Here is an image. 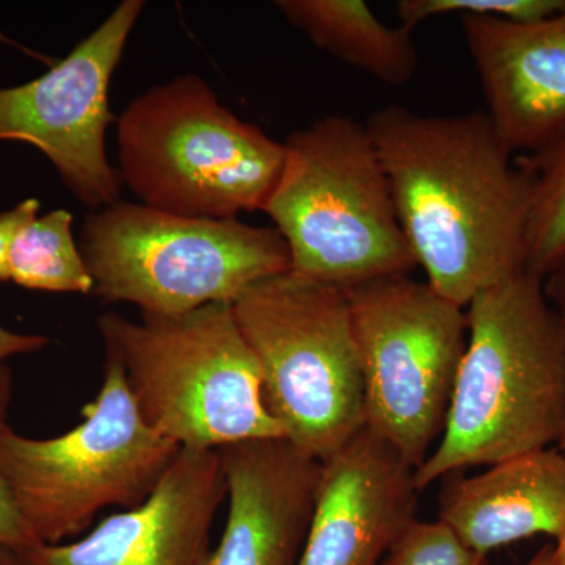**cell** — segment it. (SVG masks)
Instances as JSON below:
<instances>
[{"label": "cell", "instance_id": "obj_8", "mask_svg": "<svg viewBox=\"0 0 565 565\" xmlns=\"http://www.w3.org/2000/svg\"><path fill=\"white\" fill-rule=\"evenodd\" d=\"M233 311L262 371L264 405L286 440L327 462L366 429L345 289L285 273L255 282Z\"/></svg>", "mask_w": 565, "mask_h": 565}, {"label": "cell", "instance_id": "obj_7", "mask_svg": "<svg viewBox=\"0 0 565 565\" xmlns=\"http://www.w3.org/2000/svg\"><path fill=\"white\" fill-rule=\"evenodd\" d=\"M79 248L99 299L151 316L233 305L255 282L291 270L288 247L270 226L121 200L85 217Z\"/></svg>", "mask_w": 565, "mask_h": 565}, {"label": "cell", "instance_id": "obj_13", "mask_svg": "<svg viewBox=\"0 0 565 565\" xmlns=\"http://www.w3.org/2000/svg\"><path fill=\"white\" fill-rule=\"evenodd\" d=\"M418 493L414 468L364 429L323 462L297 565H381L416 519Z\"/></svg>", "mask_w": 565, "mask_h": 565}, {"label": "cell", "instance_id": "obj_9", "mask_svg": "<svg viewBox=\"0 0 565 565\" xmlns=\"http://www.w3.org/2000/svg\"><path fill=\"white\" fill-rule=\"evenodd\" d=\"M345 294L362 363L366 429L416 470L445 430L467 348V308L411 275L362 282Z\"/></svg>", "mask_w": 565, "mask_h": 565}, {"label": "cell", "instance_id": "obj_4", "mask_svg": "<svg viewBox=\"0 0 565 565\" xmlns=\"http://www.w3.org/2000/svg\"><path fill=\"white\" fill-rule=\"evenodd\" d=\"M98 329L145 422L181 449L218 451L285 438L264 405L262 371L232 303L141 315L139 322L106 313Z\"/></svg>", "mask_w": 565, "mask_h": 565}, {"label": "cell", "instance_id": "obj_22", "mask_svg": "<svg viewBox=\"0 0 565 565\" xmlns=\"http://www.w3.org/2000/svg\"><path fill=\"white\" fill-rule=\"evenodd\" d=\"M39 200L28 199L9 211L0 212V282L7 281L6 262L11 241L25 223L39 215Z\"/></svg>", "mask_w": 565, "mask_h": 565}, {"label": "cell", "instance_id": "obj_17", "mask_svg": "<svg viewBox=\"0 0 565 565\" xmlns=\"http://www.w3.org/2000/svg\"><path fill=\"white\" fill-rule=\"evenodd\" d=\"M6 270L7 281L33 291L92 294L95 288L66 210L25 223L11 241Z\"/></svg>", "mask_w": 565, "mask_h": 565}, {"label": "cell", "instance_id": "obj_24", "mask_svg": "<svg viewBox=\"0 0 565 565\" xmlns=\"http://www.w3.org/2000/svg\"><path fill=\"white\" fill-rule=\"evenodd\" d=\"M546 297L565 318V266L544 280Z\"/></svg>", "mask_w": 565, "mask_h": 565}, {"label": "cell", "instance_id": "obj_25", "mask_svg": "<svg viewBox=\"0 0 565 565\" xmlns=\"http://www.w3.org/2000/svg\"><path fill=\"white\" fill-rule=\"evenodd\" d=\"M525 565H555V545H545Z\"/></svg>", "mask_w": 565, "mask_h": 565}, {"label": "cell", "instance_id": "obj_15", "mask_svg": "<svg viewBox=\"0 0 565 565\" xmlns=\"http://www.w3.org/2000/svg\"><path fill=\"white\" fill-rule=\"evenodd\" d=\"M445 523L478 555L523 539L565 531V452L541 449L478 475H451L438 500Z\"/></svg>", "mask_w": 565, "mask_h": 565}, {"label": "cell", "instance_id": "obj_2", "mask_svg": "<svg viewBox=\"0 0 565 565\" xmlns=\"http://www.w3.org/2000/svg\"><path fill=\"white\" fill-rule=\"evenodd\" d=\"M468 341L440 440L415 470L438 479L553 448L565 424V318L523 270L467 305Z\"/></svg>", "mask_w": 565, "mask_h": 565}, {"label": "cell", "instance_id": "obj_29", "mask_svg": "<svg viewBox=\"0 0 565 565\" xmlns=\"http://www.w3.org/2000/svg\"><path fill=\"white\" fill-rule=\"evenodd\" d=\"M556 448H559L561 451L565 452V424H564L563 434H561V438H559V441H557Z\"/></svg>", "mask_w": 565, "mask_h": 565}, {"label": "cell", "instance_id": "obj_21", "mask_svg": "<svg viewBox=\"0 0 565 565\" xmlns=\"http://www.w3.org/2000/svg\"><path fill=\"white\" fill-rule=\"evenodd\" d=\"M13 397V374L10 367H0V423L6 422ZM39 544L14 504L6 479L0 473V546L22 552Z\"/></svg>", "mask_w": 565, "mask_h": 565}, {"label": "cell", "instance_id": "obj_3", "mask_svg": "<svg viewBox=\"0 0 565 565\" xmlns=\"http://www.w3.org/2000/svg\"><path fill=\"white\" fill-rule=\"evenodd\" d=\"M263 212L308 280L348 289L416 267L366 122L330 115L294 131Z\"/></svg>", "mask_w": 565, "mask_h": 565}, {"label": "cell", "instance_id": "obj_28", "mask_svg": "<svg viewBox=\"0 0 565 565\" xmlns=\"http://www.w3.org/2000/svg\"><path fill=\"white\" fill-rule=\"evenodd\" d=\"M0 43L10 44V46H18L17 43H14L13 40H10L9 36L6 35L2 31H0ZM20 47V46H18ZM21 50H24V47H21ZM28 51V50H24Z\"/></svg>", "mask_w": 565, "mask_h": 565}, {"label": "cell", "instance_id": "obj_27", "mask_svg": "<svg viewBox=\"0 0 565 565\" xmlns=\"http://www.w3.org/2000/svg\"><path fill=\"white\" fill-rule=\"evenodd\" d=\"M555 565H565V531L555 544Z\"/></svg>", "mask_w": 565, "mask_h": 565}, {"label": "cell", "instance_id": "obj_23", "mask_svg": "<svg viewBox=\"0 0 565 565\" xmlns=\"http://www.w3.org/2000/svg\"><path fill=\"white\" fill-rule=\"evenodd\" d=\"M50 344V338L43 337V334L11 332L0 326V367L6 366L7 360L11 356L40 352Z\"/></svg>", "mask_w": 565, "mask_h": 565}, {"label": "cell", "instance_id": "obj_26", "mask_svg": "<svg viewBox=\"0 0 565 565\" xmlns=\"http://www.w3.org/2000/svg\"><path fill=\"white\" fill-rule=\"evenodd\" d=\"M0 565H24L22 564L20 553L14 550L0 546Z\"/></svg>", "mask_w": 565, "mask_h": 565}, {"label": "cell", "instance_id": "obj_10", "mask_svg": "<svg viewBox=\"0 0 565 565\" xmlns=\"http://www.w3.org/2000/svg\"><path fill=\"white\" fill-rule=\"evenodd\" d=\"M145 2L122 0L62 61L25 84L0 88V141L39 148L85 206L120 202L121 177L107 159L111 77Z\"/></svg>", "mask_w": 565, "mask_h": 565}, {"label": "cell", "instance_id": "obj_19", "mask_svg": "<svg viewBox=\"0 0 565 565\" xmlns=\"http://www.w3.org/2000/svg\"><path fill=\"white\" fill-rule=\"evenodd\" d=\"M565 0H401V25L414 32L424 22L446 14L509 22H534L563 10Z\"/></svg>", "mask_w": 565, "mask_h": 565}, {"label": "cell", "instance_id": "obj_5", "mask_svg": "<svg viewBox=\"0 0 565 565\" xmlns=\"http://www.w3.org/2000/svg\"><path fill=\"white\" fill-rule=\"evenodd\" d=\"M117 145L122 184L182 217L263 211L285 162V143L236 117L196 74L137 96L117 120Z\"/></svg>", "mask_w": 565, "mask_h": 565}, {"label": "cell", "instance_id": "obj_1", "mask_svg": "<svg viewBox=\"0 0 565 565\" xmlns=\"http://www.w3.org/2000/svg\"><path fill=\"white\" fill-rule=\"evenodd\" d=\"M367 131L426 281L460 307L526 270L531 184L486 110H374Z\"/></svg>", "mask_w": 565, "mask_h": 565}, {"label": "cell", "instance_id": "obj_14", "mask_svg": "<svg viewBox=\"0 0 565 565\" xmlns=\"http://www.w3.org/2000/svg\"><path fill=\"white\" fill-rule=\"evenodd\" d=\"M486 114L515 156L565 128V7L534 22L460 18Z\"/></svg>", "mask_w": 565, "mask_h": 565}, {"label": "cell", "instance_id": "obj_20", "mask_svg": "<svg viewBox=\"0 0 565 565\" xmlns=\"http://www.w3.org/2000/svg\"><path fill=\"white\" fill-rule=\"evenodd\" d=\"M381 565H487L445 523L414 520L399 535Z\"/></svg>", "mask_w": 565, "mask_h": 565}, {"label": "cell", "instance_id": "obj_16", "mask_svg": "<svg viewBox=\"0 0 565 565\" xmlns=\"http://www.w3.org/2000/svg\"><path fill=\"white\" fill-rule=\"evenodd\" d=\"M275 6L316 47L381 84L403 87L418 71L414 32L388 28L363 0H278Z\"/></svg>", "mask_w": 565, "mask_h": 565}, {"label": "cell", "instance_id": "obj_6", "mask_svg": "<svg viewBox=\"0 0 565 565\" xmlns=\"http://www.w3.org/2000/svg\"><path fill=\"white\" fill-rule=\"evenodd\" d=\"M180 451L145 422L109 352L102 390L68 433L31 438L0 423V473L39 544L81 537L104 509L137 508Z\"/></svg>", "mask_w": 565, "mask_h": 565}, {"label": "cell", "instance_id": "obj_18", "mask_svg": "<svg viewBox=\"0 0 565 565\" xmlns=\"http://www.w3.org/2000/svg\"><path fill=\"white\" fill-rule=\"evenodd\" d=\"M515 159L531 184L526 270L545 280L565 266V128Z\"/></svg>", "mask_w": 565, "mask_h": 565}, {"label": "cell", "instance_id": "obj_12", "mask_svg": "<svg viewBox=\"0 0 565 565\" xmlns=\"http://www.w3.org/2000/svg\"><path fill=\"white\" fill-rule=\"evenodd\" d=\"M228 516L204 565H297L313 520L323 462L286 438L218 449Z\"/></svg>", "mask_w": 565, "mask_h": 565}, {"label": "cell", "instance_id": "obj_11", "mask_svg": "<svg viewBox=\"0 0 565 565\" xmlns=\"http://www.w3.org/2000/svg\"><path fill=\"white\" fill-rule=\"evenodd\" d=\"M226 500L218 451L181 449L154 492L74 541L22 550L24 565H204Z\"/></svg>", "mask_w": 565, "mask_h": 565}]
</instances>
